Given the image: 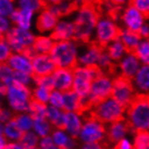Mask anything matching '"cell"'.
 <instances>
[{
	"label": "cell",
	"mask_w": 149,
	"mask_h": 149,
	"mask_svg": "<svg viewBox=\"0 0 149 149\" xmlns=\"http://www.w3.org/2000/svg\"><path fill=\"white\" fill-rule=\"evenodd\" d=\"M101 15L102 14L98 4H82L75 12L73 20L75 26V42L81 45H86L93 42L96 26Z\"/></svg>",
	"instance_id": "1"
},
{
	"label": "cell",
	"mask_w": 149,
	"mask_h": 149,
	"mask_svg": "<svg viewBox=\"0 0 149 149\" xmlns=\"http://www.w3.org/2000/svg\"><path fill=\"white\" fill-rule=\"evenodd\" d=\"M125 119L133 133L149 130V94H137L126 109Z\"/></svg>",
	"instance_id": "2"
},
{
	"label": "cell",
	"mask_w": 149,
	"mask_h": 149,
	"mask_svg": "<svg viewBox=\"0 0 149 149\" xmlns=\"http://www.w3.org/2000/svg\"><path fill=\"white\" fill-rule=\"evenodd\" d=\"M126 114V108L120 104L116 100L112 97L108 98L96 104L91 108V110L86 113L82 119H95V120L101 122L102 124H111L113 122L120 121L125 119Z\"/></svg>",
	"instance_id": "3"
},
{
	"label": "cell",
	"mask_w": 149,
	"mask_h": 149,
	"mask_svg": "<svg viewBox=\"0 0 149 149\" xmlns=\"http://www.w3.org/2000/svg\"><path fill=\"white\" fill-rule=\"evenodd\" d=\"M79 44L75 40L56 42L50 51V56L57 68L74 70L79 65Z\"/></svg>",
	"instance_id": "4"
},
{
	"label": "cell",
	"mask_w": 149,
	"mask_h": 149,
	"mask_svg": "<svg viewBox=\"0 0 149 149\" xmlns=\"http://www.w3.org/2000/svg\"><path fill=\"white\" fill-rule=\"evenodd\" d=\"M36 36L29 29H20L13 26L4 34V39L9 44L10 48L14 54H22L32 59L35 56V52L32 49Z\"/></svg>",
	"instance_id": "5"
},
{
	"label": "cell",
	"mask_w": 149,
	"mask_h": 149,
	"mask_svg": "<svg viewBox=\"0 0 149 149\" xmlns=\"http://www.w3.org/2000/svg\"><path fill=\"white\" fill-rule=\"evenodd\" d=\"M114 77L116 76H112V75L102 72L93 81L89 95L87 98H85L89 111L94 106L111 97Z\"/></svg>",
	"instance_id": "6"
},
{
	"label": "cell",
	"mask_w": 149,
	"mask_h": 149,
	"mask_svg": "<svg viewBox=\"0 0 149 149\" xmlns=\"http://www.w3.org/2000/svg\"><path fill=\"white\" fill-rule=\"evenodd\" d=\"M122 27L119 22L108 15H101L97 23L93 42L106 48L109 44L119 38Z\"/></svg>",
	"instance_id": "7"
},
{
	"label": "cell",
	"mask_w": 149,
	"mask_h": 149,
	"mask_svg": "<svg viewBox=\"0 0 149 149\" xmlns=\"http://www.w3.org/2000/svg\"><path fill=\"white\" fill-rule=\"evenodd\" d=\"M102 73L98 66H82L77 65L73 70V88L79 97L87 98L91 91V87L93 84V81Z\"/></svg>",
	"instance_id": "8"
},
{
	"label": "cell",
	"mask_w": 149,
	"mask_h": 149,
	"mask_svg": "<svg viewBox=\"0 0 149 149\" xmlns=\"http://www.w3.org/2000/svg\"><path fill=\"white\" fill-rule=\"evenodd\" d=\"M33 91L29 89L26 85L13 82L9 86L8 100L10 106L17 112L29 111V101L32 99Z\"/></svg>",
	"instance_id": "9"
},
{
	"label": "cell",
	"mask_w": 149,
	"mask_h": 149,
	"mask_svg": "<svg viewBox=\"0 0 149 149\" xmlns=\"http://www.w3.org/2000/svg\"><path fill=\"white\" fill-rule=\"evenodd\" d=\"M136 95L137 91L133 85L132 79L116 75L113 79V89H112L111 95L112 98L127 109V107L134 100Z\"/></svg>",
	"instance_id": "10"
},
{
	"label": "cell",
	"mask_w": 149,
	"mask_h": 149,
	"mask_svg": "<svg viewBox=\"0 0 149 149\" xmlns=\"http://www.w3.org/2000/svg\"><path fill=\"white\" fill-rule=\"evenodd\" d=\"M107 134V126L95 119H85L79 134L82 143H104Z\"/></svg>",
	"instance_id": "11"
},
{
	"label": "cell",
	"mask_w": 149,
	"mask_h": 149,
	"mask_svg": "<svg viewBox=\"0 0 149 149\" xmlns=\"http://www.w3.org/2000/svg\"><path fill=\"white\" fill-rule=\"evenodd\" d=\"M147 20H148V17L146 15L139 12L133 6L128 4L124 8H122L118 22L122 29L138 33L143 27V25L147 22Z\"/></svg>",
	"instance_id": "12"
},
{
	"label": "cell",
	"mask_w": 149,
	"mask_h": 149,
	"mask_svg": "<svg viewBox=\"0 0 149 149\" xmlns=\"http://www.w3.org/2000/svg\"><path fill=\"white\" fill-rule=\"evenodd\" d=\"M130 133H133V131L126 119L113 122L107 126V134L104 145L107 147V149H112L113 146L124 139Z\"/></svg>",
	"instance_id": "13"
},
{
	"label": "cell",
	"mask_w": 149,
	"mask_h": 149,
	"mask_svg": "<svg viewBox=\"0 0 149 149\" xmlns=\"http://www.w3.org/2000/svg\"><path fill=\"white\" fill-rule=\"evenodd\" d=\"M141 66V61L133 51H128L116 65V73L119 76L133 79Z\"/></svg>",
	"instance_id": "14"
},
{
	"label": "cell",
	"mask_w": 149,
	"mask_h": 149,
	"mask_svg": "<svg viewBox=\"0 0 149 149\" xmlns=\"http://www.w3.org/2000/svg\"><path fill=\"white\" fill-rule=\"evenodd\" d=\"M34 76H49L52 75L54 72L58 68L56 65L50 54H35L32 58Z\"/></svg>",
	"instance_id": "15"
},
{
	"label": "cell",
	"mask_w": 149,
	"mask_h": 149,
	"mask_svg": "<svg viewBox=\"0 0 149 149\" xmlns=\"http://www.w3.org/2000/svg\"><path fill=\"white\" fill-rule=\"evenodd\" d=\"M104 48L94 42L84 45L83 51L79 56V65L82 66H97L101 54L104 52Z\"/></svg>",
	"instance_id": "16"
},
{
	"label": "cell",
	"mask_w": 149,
	"mask_h": 149,
	"mask_svg": "<svg viewBox=\"0 0 149 149\" xmlns=\"http://www.w3.org/2000/svg\"><path fill=\"white\" fill-rule=\"evenodd\" d=\"M50 38L56 42L64 40H74L75 38V26L72 21L60 20L54 29L50 33Z\"/></svg>",
	"instance_id": "17"
},
{
	"label": "cell",
	"mask_w": 149,
	"mask_h": 149,
	"mask_svg": "<svg viewBox=\"0 0 149 149\" xmlns=\"http://www.w3.org/2000/svg\"><path fill=\"white\" fill-rule=\"evenodd\" d=\"M54 83V89L61 91V93H66V91H72L73 88V70L69 69H60L58 68L52 74Z\"/></svg>",
	"instance_id": "18"
},
{
	"label": "cell",
	"mask_w": 149,
	"mask_h": 149,
	"mask_svg": "<svg viewBox=\"0 0 149 149\" xmlns=\"http://www.w3.org/2000/svg\"><path fill=\"white\" fill-rule=\"evenodd\" d=\"M59 21L60 19L54 12H51L49 9L46 8L45 10L40 11L36 19V29L40 33L52 32Z\"/></svg>",
	"instance_id": "19"
},
{
	"label": "cell",
	"mask_w": 149,
	"mask_h": 149,
	"mask_svg": "<svg viewBox=\"0 0 149 149\" xmlns=\"http://www.w3.org/2000/svg\"><path fill=\"white\" fill-rule=\"evenodd\" d=\"M8 65L15 72H23L29 75H33L32 59L22 54H12L8 60Z\"/></svg>",
	"instance_id": "20"
},
{
	"label": "cell",
	"mask_w": 149,
	"mask_h": 149,
	"mask_svg": "<svg viewBox=\"0 0 149 149\" xmlns=\"http://www.w3.org/2000/svg\"><path fill=\"white\" fill-rule=\"evenodd\" d=\"M82 6L79 0H65L61 3L56 4V6H50L48 4L47 8L49 9L51 12H54L59 19L61 17H69L77 11V9Z\"/></svg>",
	"instance_id": "21"
},
{
	"label": "cell",
	"mask_w": 149,
	"mask_h": 149,
	"mask_svg": "<svg viewBox=\"0 0 149 149\" xmlns=\"http://www.w3.org/2000/svg\"><path fill=\"white\" fill-rule=\"evenodd\" d=\"M82 127H83L82 116H79L74 112H65V131L72 138L79 141Z\"/></svg>",
	"instance_id": "22"
},
{
	"label": "cell",
	"mask_w": 149,
	"mask_h": 149,
	"mask_svg": "<svg viewBox=\"0 0 149 149\" xmlns=\"http://www.w3.org/2000/svg\"><path fill=\"white\" fill-rule=\"evenodd\" d=\"M34 12L29 11V10H24V9H15L13 13L10 15V21L15 26L20 27L23 29H29L32 26V20H33Z\"/></svg>",
	"instance_id": "23"
},
{
	"label": "cell",
	"mask_w": 149,
	"mask_h": 149,
	"mask_svg": "<svg viewBox=\"0 0 149 149\" xmlns=\"http://www.w3.org/2000/svg\"><path fill=\"white\" fill-rule=\"evenodd\" d=\"M132 82L137 94H149V65H141Z\"/></svg>",
	"instance_id": "24"
},
{
	"label": "cell",
	"mask_w": 149,
	"mask_h": 149,
	"mask_svg": "<svg viewBox=\"0 0 149 149\" xmlns=\"http://www.w3.org/2000/svg\"><path fill=\"white\" fill-rule=\"evenodd\" d=\"M52 139L59 149H77L79 147L77 139L72 138L70 135H66L63 131H54Z\"/></svg>",
	"instance_id": "25"
},
{
	"label": "cell",
	"mask_w": 149,
	"mask_h": 149,
	"mask_svg": "<svg viewBox=\"0 0 149 149\" xmlns=\"http://www.w3.org/2000/svg\"><path fill=\"white\" fill-rule=\"evenodd\" d=\"M104 50H106V52L109 54V57L112 59V61L114 63L119 62L121 59L128 52L126 47L123 45V42H121L119 38L116 39V40H113L111 44H109L104 48Z\"/></svg>",
	"instance_id": "26"
},
{
	"label": "cell",
	"mask_w": 149,
	"mask_h": 149,
	"mask_svg": "<svg viewBox=\"0 0 149 149\" xmlns=\"http://www.w3.org/2000/svg\"><path fill=\"white\" fill-rule=\"evenodd\" d=\"M119 39L123 42V45L126 47V49L128 51H134L138 44L141 42V37L139 36V34L136 32H132L128 29H122L119 35Z\"/></svg>",
	"instance_id": "27"
},
{
	"label": "cell",
	"mask_w": 149,
	"mask_h": 149,
	"mask_svg": "<svg viewBox=\"0 0 149 149\" xmlns=\"http://www.w3.org/2000/svg\"><path fill=\"white\" fill-rule=\"evenodd\" d=\"M54 44V42L50 36H37L32 46V49L35 54H49Z\"/></svg>",
	"instance_id": "28"
},
{
	"label": "cell",
	"mask_w": 149,
	"mask_h": 149,
	"mask_svg": "<svg viewBox=\"0 0 149 149\" xmlns=\"http://www.w3.org/2000/svg\"><path fill=\"white\" fill-rule=\"evenodd\" d=\"M47 109H48L47 104L32 97V99L29 101V112L34 121L47 119Z\"/></svg>",
	"instance_id": "29"
},
{
	"label": "cell",
	"mask_w": 149,
	"mask_h": 149,
	"mask_svg": "<svg viewBox=\"0 0 149 149\" xmlns=\"http://www.w3.org/2000/svg\"><path fill=\"white\" fill-rule=\"evenodd\" d=\"M25 133L23 130L17 126V124L13 120H11L10 122L4 124L3 128V134L6 135L7 138L10 139H14V141H21V139L23 138V136L25 135Z\"/></svg>",
	"instance_id": "30"
},
{
	"label": "cell",
	"mask_w": 149,
	"mask_h": 149,
	"mask_svg": "<svg viewBox=\"0 0 149 149\" xmlns=\"http://www.w3.org/2000/svg\"><path fill=\"white\" fill-rule=\"evenodd\" d=\"M19 8L29 10L32 12H40L48 7L46 0H19Z\"/></svg>",
	"instance_id": "31"
},
{
	"label": "cell",
	"mask_w": 149,
	"mask_h": 149,
	"mask_svg": "<svg viewBox=\"0 0 149 149\" xmlns=\"http://www.w3.org/2000/svg\"><path fill=\"white\" fill-rule=\"evenodd\" d=\"M133 52L136 54L141 65H149V39H141Z\"/></svg>",
	"instance_id": "32"
},
{
	"label": "cell",
	"mask_w": 149,
	"mask_h": 149,
	"mask_svg": "<svg viewBox=\"0 0 149 149\" xmlns=\"http://www.w3.org/2000/svg\"><path fill=\"white\" fill-rule=\"evenodd\" d=\"M133 149H149V131L134 133Z\"/></svg>",
	"instance_id": "33"
},
{
	"label": "cell",
	"mask_w": 149,
	"mask_h": 149,
	"mask_svg": "<svg viewBox=\"0 0 149 149\" xmlns=\"http://www.w3.org/2000/svg\"><path fill=\"white\" fill-rule=\"evenodd\" d=\"M12 120L17 124V126L23 130L24 132L29 131L34 127V120L29 114H21V113H14Z\"/></svg>",
	"instance_id": "34"
},
{
	"label": "cell",
	"mask_w": 149,
	"mask_h": 149,
	"mask_svg": "<svg viewBox=\"0 0 149 149\" xmlns=\"http://www.w3.org/2000/svg\"><path fill=\"white\" fill-rule=\"evenodd\" d=\"M52 125L50 123L48 119H42V120H36L34 121V128L35 131L37 132V134L39 136L44 137H48L50 133L52 132Z\"/></svg>",
	"instance_id": "35"
},
{
	"label": "cell",
	"mask_w": 149,
	"mask_h": 149,
	"mask_svg": "<svg viewBox=\"0 0 149 149\" xmlns=\"http://www.w3.org/2000/svg\"><path fill=\"white\" fill-rule=\"evenodd\" d=\"M13 73L14 71L8 65V63L0 64V82L10 86L13 83Z\"/></svg>",
	"instance_id": "36"
},
{
	"label": "cell",
	"mask_w": 149,
	"mask_h": 149,
	"mask_svg": "<svg viewBox=\"0 0 149 149\" xmlns=\"http://www.w3.org/2000/svg\"><path fill=\"white\" fill-rule=\"evenodd\" d=\"M32 79L35 82L36 86L44 87V88L50 91H54V83L52 75H49V76H34Z\"/></svg>",
	"instance_id": "37"
},
{
	"label": "cell",
	"mask_w": 149,
	"mask_h": 149,
	"mask_svg": "<svg viewBox=\"0 0 149 149\" xmlns=\"http://www.w3.org/2000/svg\"><path fill=\"white\" fill-rule=\"evenodd\" d=\"M11 56H12V50L7 40L4 38L0 39V64L8 62Z\"/></svg>",
	"instance_id": "38"
},
{
	"label": "cell",
	"mask_w": 149,
	"mask_h": 149,
	"mask_svg": "<svg viewBox=\"0 0 149 149\" xmlns=\"http://www.w3.org/2000/svg\"><path fill=\"white\" fill-rule=\"evenodd\" d=\"M50 94H51V91H48V89H46L44 87L36 86V88L33 91V96L32 97L39 100V101H42L44 104H47L49 101Z\"/></svg>",
	"instance_id": "39"
},
{
	"label": "cell",
	"mask_w": 149,
	"mask_h": 149,
	"mask_svg": "<svg viewBox=\"0 0 149 149\" xmlns=\"http://www.w3.org/2000/svg\"><path fill=\"white\" fill-rule=\"evenodd\" d=\"M20 144L24 146L25 148H31V147H37L38 137L33 132H26L23 138L21 139Z\"/></svg>",
	"instance_id": "40"
},
{
	"label": "cell",
	"mask_w": 149,
	"mask_h": 149,
	"mask_svg": "<svg viewBox=\"0 0 149 149\" xmlns=\"http://www.w3.org/2000/svg\"><path fill=\"white\" fill-rule=\"evenodd\" d=\"M49 102L52 107L58 108L60 110H62L63 109V93L57 91V89L52 91L51 94H50Z\"/></svg>",
	"instance_id": "41"
},
{
	"label": "cell",
	"mask_w": 149,
	"mask_h": 149,
	"mask_svg": "<svg viewBox=\"0 0 149 149\" xmlns=\"http://www.w3.org/2000/svg\"><path fill=\"white\" fill-rule=\"evenodd\" d=\"M14 10L13 0H0V15L10 17Z\"/></svg>",
	"instance_id": "42"
},
{
	"label": "cell",
	"mask_w": 149,
	"mask_h": 149,
	"mask_svg": "<svg viewBox=\"0 0 149 149\" xmlns=\"http://www.w3.org/2000/svg\"><path fill=\"white\" fill-rule=\"evenodd\" d=\"M130 4L147 17H149V0H131Z\"/></svg>",
	"instance_id": "43"
},
{
	"label": "cell",
	"mask_w": 149,
	"mask_h": 149,
	"mask_svg": "<svg viewBox=\"0 0 149 149\" xmlns=\"http://www.w3.org/2000/svg\"><path fill=\"white\" fill-rule=\"evenodd\" d=\"M31 79H32V76L29 74H26V73H23V72H15L14 71V73H13V82H17V83H20V84H23V85H29V82H31Z\"/></svg>",
	"instance_id": "44"
},
{
	"label": "cell",
	"mask_w": 149,
	"mask_h": 149,
	"mask_svg": "<svg viewBox=\"0 0 149 149\" xmlns=\"http://www.w3.org/2000/svg\"><path fill=\"white\" fill-rule=\"evenodd\" d=\"M39 148L40 149H59L56 144L54 143L52 137H44L42 141H39Z\"/></svg>",
	"instance_id": "45"
},
{
	"label": "cell",
	"mask_w": 149,
	"mask_h": 149,
	"mask_svg": "<svg viewBox=\"0 0 149 149\" xmlns=\"http://www.w3.org/2000/svg\"><path fill=\"white\" fill-rule=\"evenodd\" d=\"M77 149H107L104 143H83Z\"/></svg>",
	"instance_id": "46"
},
{
	"label": "cell",
	"mask_w": 149,
	"mask_h": 149,
	"mask_svg": "<svg viewBox=\"0 0 149 149\" xmlns=\"http://www.w3.org/2000/svg\"><path fill=\"white\" fill-rule=\"evenodd\" d=\"M10 19L6 17L0 15V32L2 34H6L9 29H11V23H10Z\"/></svg>",
	"instance_id": "47"
},
{
	"label": "cell",
	"mask_w": 149,
	"mask_h": 149,
	"mask_svg": "<svg viewBox=\"0 0 149 149\" xmlns=\"http://www.w3.org/2000/svg\"><path fill=\"white\" fill-rule=\"evenodd\" d=\"M112 149H133V144L127 138H124L113 146Z\"/></svg>",
	"instance_id": "48"
},
{
	"label": "cell",
	"mask_w": 149,
	"mask_h": 149,
	"mask_svg": "<svg viewBox=\"0 0 149 149\" xmlns=\"http://www.w3.org/2000/svg\"><path fill=\"white\" fill-rule=\"evenodd\" d=\"M139 36L141 37V39H149V21L147 20L145 24L143 25V27L141 29V31L138 32Z\"/></svg>",
	"instance_id": "49"
},
{
	"label": "cell",
	"mask_w": 149,
	"mask_h": 149,
	"mask_svg": "<svg viewBox=\"0 0 149 149\" xmlns=\"http://www.w3.org/2000/svg\"><path fill=\"white\" fill-rule=\"evenodd\" d=\"M106 1L110 2L111 4L116 6L118 8H124V7L131 3V0H106Z\"/></svg>",
	"instance_id": "50"
},
{
	"label": "cell",
	"mask_w": 149,
	"mask_h": 149,
	"mask_svg": "<svg viewBox=\"0 0 149 149\" xmlns=\"http://www.w3.org/2000/svg\"><path fill=\"white\" fill-rule=\"evenodd\" d=\"M4 149H26L24 146L20 143H9Z\"/></svg>",
	"instance_id": "51"
},
{
	"label": "cell",
	"mask_w": 149,
	"mask_h": 149,
	"mask_svg": "<svg viewBox=\"0 0 149 149\" xmlns=\"http://www.w3.org/2000/svg\"><path fill=\"white\" fill-rule=\"evenodd\" d=\"M8 145V141H7V137L3 133H0V149H4Z\"/></svg>",
	"instance_id": "52"
},
{
	"label": "cell",
	"mask_w": 149,
	"mask_h": 149,
	"mask_svg": "<svg viewBox=\"0 0 149 149\" xmlns=\"http://www.w3.org/2000/svg\"><path fill=\"white\" fill-rule=\"evenodd\" d=\"M9 91V86L7 84H3L0 82V96H7Z\"/></svg>",
	"instance_id": "53"
},
{
	"label": "cell",
	"mask_w": 149,
	"mask_h": 149,
	"mask_svg": "<svg viewBox=\"0 0 149 149\" xmlns=\"http://www.w3.org/2000/svg\"><path fill=\"white\" fill-rule=\"evenodd\" d=\"M63 1H65V0H46V2L50 6H56V4H59L63 2Z\"/></svg>",
	"instance_id": "54"
},
{
	"label": "cell",
	"mask_w": 149,
	"mask_h": 149,
	"mask_svg": "<svg viewBox=\"0 0 149 149\" xmlns=\"http://www.w3.org/2000/svg\"><path fill=\"white\" fill-rule=\"evenodd\" d=\"M2 38H4V34H2L0 32V39H2Z\"/></svg>",
	"instance_id": "55"
},
{
	"label": "cell",
	"mask_w": 149,
	"mask_h": 149,
	"mask_svg": "<svg viewBox=\"0 0 149 149\" xmlns=\"http://www.w3.org/2000/svg\"><path fill=\"white\" fill-rule=\"evenodd\" d=\"M26 149H40V148H38V147H31V148H26Z\"/></svg>",
	"instance_id": "56"
},
{
	"label": "cell",
	"mask_w": 149,
	"mask_h": 149,
	"mask_svg": "<svg viewBox=\"0 0 149 149\" xmlns=\"http://www.w3.org/2000/svg\"><path fill=\"white\" fill-rule=\"evenodd\" d=\"M97 1H98V4H99L100 2H101V1H104V0H97Z\"/></svg>",
	"instance_id": "57"
},
{
	"label": "cell",
	"mask_w": 149,
	"mask_h": 149,
	"mask_svg": "<svg viewBox=\"0 0 149 149\" xmlns=\"http://www.w3.org/2000/svg\"><path fill=\"white\" fill-rule=\"evenodd\" d=\"M148 21H149V17H148Z\"/></svg>",
	"instance_id": "58"
}]
</instances>
